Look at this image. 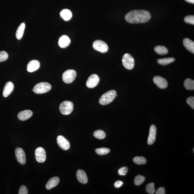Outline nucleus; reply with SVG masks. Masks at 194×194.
Returning <instances> with one entry per match:
<instances>
[{
    "label": "nucleus",
    "mask_w": 194,
    "mask_h": 194,
    "mask_svg": "<svg viewBox=\"0 0 194 194\" xmlns=\"http://www.w3.org/2000/svg\"><path fill=\"white\" fill-rule=\"evenodd\" d=\"M184 20L187 23L190 24L194 25V16L193 15H189L185 17Z\"/></svg>",
    "instance_id": "nucleus-32"
},
{
    "label": "nucleus",
    "mask_w": 194,
    "mask_h": 194,
    "mask_svg": "<svg viewBox=\"0 0 194 194\" xmlns=\"http://www.w3.org/2000/svg\"><path fill=\"white\" fill-rule=\"evenodd\" d=\"M185 1L188 3H192V4L194 3V0H185Z\"/></svg>",
    "instance_id": "nucleus-38"
},
{
    "label": "nucleus",
    "mask_w": 194,
    "mask_h": 194,
    "mask_svg": "<svg viewBox=\"0 0 194 194\" xmlns=\"http://www.w3.org/2000/svg\"><path fill=\"white\" fill-rule=\"evenodd\" d=\"M100 79L96 74H93L89 78L86 82V86L89 88H93L98 85Z\"/></svg>",
    "instance_id": "nucleus-11"
},
{
    "label": "nucleus",
    "mask_w": 194,
    "mask_h": 194,
    "mask_svg": "<svg viewBox=\"0 0 194 194\" xmlns=\"http://www.w3.org/2000/svg\"><path fill=\"white\" fill-rule=\"evenodd\" d=\"M76 177L79 182L86 184L88 182L87 176L85 171L79 169L76 173Z\"/></svg>",
    "instance_id": "nucleus-15"
},
{
    "label": "nucleus",
    "mask_w": 194,
    "mask_h": 194,
    "mask_svg": "<svg viewBox=\"0 0 194 194\" xmlns=\"http://www.w3.org/2000/svg\"><path fill=\"white\" fill-rule=\"evenodd\" d=\"M151 17L149 12L144 10H133L128 13L125 16L126 21L130 23H145Z\"/></svg>",
    "instance_id": "nucleus-1"
},
{
    "label": "nucleus",
    "mask_w": 194,
    "mask_h": 194,
    "mask_svg": "<svg viewBox=\"0 0 194 194\" xmlns=\"http://www.w3.org/2000/svg\"><path fill=\"white\" fill-rule=\"evenodd\" d=\"M128 170V169L127 167L121 168L118 171V174L120 176H126Z\"/></svg>",
    "instance_id": "nucleus-33"
},
{
    "label": "nucleus",
    "mask_w": 194,
    "mask_h": 194,
    "mask_svg": "<svg viewBox=\"0 0 194 194\" xmlns=\"http://www.w3.org/2000/svg\"><path fill=\"white\" fill-rule=\"evenodd\" d=\"M14 85L11 82H8L6 83L3 89V96L6 98L11 94L13 90Z\"/></svg>",
    "instance_id": "nucleus-17"
},
{
    "label": "nucleus",
    "mask_w": 194,
    "mask_h": 194,
    "mask_svg": "<svg viewBox=\"0 0 194 194\" xmlns=\"http://www.w3.org/2000/svg\"><path fill=\"white\" fill-rule=\"evenodd\" d=\"M32 111L29 110H25L19 112L17 117L19 120L21 121H25L30 118L32 115Z\"/></svg>",
    "instance_id": "nucleus-16"
},
{
    "label": "nucleus",
    "mask_w": 194,
    "mask_h": 194,
    "mask_svg": "<svg viewBox=\"0 0 194 194\" xmlns=\"http://www.w3.org/2000/svg\"><path fill=\"white\" fill-rule=\"evenodd\" d=\"M8 55L6 51H0V62L6 61L7 59Z\"/></svg>",
    "instance_id": "nucleus-31"
},
{
    "label": "nucleus",
    "mask_w": 194,
    "mask_h": 194,
    "mask_svg": "<svg viewBox=\"0 0 194 194\" xmlns=\"http://www.w3.org/2000/svg\"><path fill=\"white\" fill-rule=\"evenodd\" d=\"M145 178L144 176L141 175H138L135 178L134 183L136 186H139L143 184L145 181Z\"/></svg>",
    "instance_id": "nucleus-28"
},
{
    "label": "nucleus",
    "mask_w": 194,
    "mask_h": 194,
    "mask_svg": "<svg viewBox=\"0 0 194 194\" xmlns=\"http://www.w3.org/2000/svg\"><path fill=\"white\" fill-rule=\"evenodd\" d=\"M153 81L155 84L160 89H165L168 87V83L167 80L161 76H155L154 78Z\"/></svg>",
    "instance_id": "nucleus-12"
},
{
    "label": "nucleus",
    "mask_w": 194,
    "mask_h": 194,
    "mask_svg": "<svg viewBox=\"0 0 194 194\" xmlns=\"http://www.w3.org/2000/svg\"><path fill=\"white\" fill-rule=\"evenodd\" d=\"M15 157L18 162L21 164L25 165L26 162L25 152L21 148L15 149Z\"/></svg>",
    "instance_id": "nucleus-9"
},
{
    "label": "nucleus",
    "mask_w": 194,
    "mask_h": 194,
    "mask_svg": "<svg viewBox=\"0 0 194 194\" xmlns=\"http://www.w3.org/2000/svg\"><path fill=\"white\" fill-rule=\"evenodd\" d=\"M71 43L70 38L67 35L61 36L58 41V45L60 48H65L68 46Z\"/></svg>",
    "instance_id": "nucleus-19"
},
{
    "label": "nucleus",
    "mask_w": 194,
    "mask_h": 194,
    "mask_svg": "<svg viewBox=\"0 0 194 194\" xmlns=\"http://www.w3.org/2000/svg\"><path fill=\"white\" fill-rule=\"evenodd\" d=\"M93 136L98 139L101 140L105 137L106 134L104 132L101 130H98L93 133Z\"/></svg>",
    "instance_id": "nucleus-27"
},
{
    "label": "nucleus",
    "mask_w": 194,
    "mask_h": 194,
    "mask_svg": "<svg viewBox=\"0 0 194 194\" xmlns=\"http://www.w3.org/2000/svg\"><path fill=\"white\" fill-rule=\"evenodd\" d=\"M60 178L57 176L51 178L48 180L46 184L47 190H50L57 186L60 182Z\"/></svg>",
    "instance_id": "nucleus-18"
},
{
    "label": "nucleus",
    "mask_w": 194,
    "mask_h": 194,
    "mask_svg": "<svg viewBox=\"0 0 194 194\" xmlns=\"http://www.w3.org/2000/svg\"><path fill=\"white\" fill-rule=\"evenodd\" d=\"M123 182L121 181H116L114 183V186L116 188H119L122 186L123 185Z\"/></svg>",
    "instance_id": "nucleus-37"
},
{
    "label": "nucleus",
    "mask_w": 194,
    "mask_h": 194,
    "mask_svg": "<svg viewBox=\"0 0 194 194\" xmlns=\"http://www.w3.org/2000/svg\"><path fill=\"white\" fill-rule=\"evenodd\" d=\"M28 190L26 187L24 186H22L20 187L18 191V194H27Z\"/></svg>",
    "instance_id": "nucleus-35"
},
{
    "label": "nucleus",
    "mask_w": 194,
    "mask_h": 194,
    "mask_svg": "<svg viewBox=\"0 0 194 194\" xmlns=\"http://www.w3.org/2000/svg\"><path fill=\"white\" fill-rule=\"evenodd\" d=\"M122 63L123 65L126 69L131 70L134 67V60L131 55L126 53L123 56Z\"/></svg>",
    "instance_id": "nucleus-6"
},
{
    "label": "nucleus",
    "mask_w": 194,
    "mask_h": 194,
    "mask_svg": "<svg viewBox=\"0 0 194 194\" xmlns=\"http://www.w3.org/2000/svg\"><path fill=\"white\" fill-rule=\"evenodd\" d=\"M35 157L36 160L38 162H44L46 160V154L44 149L41 147L36 148L35 151Z\"/></svg>",
    "instance_id": "nucleus-8"
},
{
    "label": "nucleus",
    "mask_w": 194,
    "mask_h": 194,
    "mask_svg": "<svg viewBox=\"0 0 194 194\" xmlns=\"http://www.w3.org/2000/svg\"><path fill=\"white\" fill-rule=\"evenodd\" d=\"M146 190L148 193L150 194H153L155 193V184L153 182L148 184L146 188Z\"/></svg>",
    "instance_id": "nucleus-30"
},
{
    "label": "nucleus",
    "mask_w": 194,
    "mask_h": 194,
    "mask_svg": "<svg viewBox=\"0 0 194 194\" xmlns=\"http://www.w3.org/2000/svg\"><path fill=\"white\" fill-rule=\"evenodd\" d=\"M59 109L62 114L64 115H69L73 110V103L69 101H63L60 104Z\"/></svg>",
    "instance_id": "nucleus-4"
},
{
    "label": "nucleus",
    "mask_w": 194,
    "mask_h": 194,
    "mask_svg": "<svg viewBox=\"0 0 194 194\" xmlns=\"http://www.w3.org/2000/svg\"><path fill=\"white\" fill-rule=\"evenodd\" d=\"M156 52L160 55H165L167 54L168 52V48L163 46H156L154 48Z\"/></svg>",
    "instance_id": "nucleus-23"
},
{
    "label": "nucleus",
    "mask_w": 194,
    "mask_h": 194,
    "mask_svg": "<svg viewBox=\"0 0 194 194\" xmlns=\"http://www.w3.org/2000/svg\"><path fill=\"white\" fill-rule=\"evenodd\" d=\"M51 88V85L49 83L41 82L35 85L33 90L34 93L36 94H42L48 92Z\"/></svg>",
    "instance_id": "nucleus-3"
},
{
    "label": "nucleus",
    "mask_w": 194,
    "mask_h": 194,
    "mask_svg": "<svg viewBox=\"0 0 194 194\" xmlns=\"http://www.w3.org/2000/svg\"><path fill=\"white\" fill-rule=\"evenodd\" d=\"M93 47L95 50L102 53L107 52L109 48L107 43L100 40L95 41L93 43Z\"/></svg>",
    "instance_id": "nucleus-7"
},
{
    "label": "nucleus",
    "mask_w": 194,
    "mask_h": 194,
    "mask_svg": "<svg viewBox=\"0 0 194 194\" xmlns=\"http://www.w3.org/2000/svg\"><path fill=\"white\" fill-rule=\"evenodd\" d=\"M60 16L65 21H68L72 18V12L68 9H64L60 12Z\"/></svg>",
    "instance_id": "nucleus-21"
},
{
    "label": "nucleus",
    "mask_w": 194,
    "mask_h": 194,
    "mask_svg": "<svg viewBox=\"0 0 194 194\" xmlns=\"http://www.w3.org/2000/svg\"><path fill=\"white\" fill-rule=\"evenodd\" d=\"M40 67V63L37 60H33L28 64L27 70L29 72H33L37 70Z\"/></svg>",
    "instance_id": "nucleus-14"
},
{
    "label": "nucleus",
    "mask_w": 194,
    "mask_h": 194,
    "mask_svg": "<svg viewBox=\"0 0 194 194\" xmlns=\"http://www.w3.org/2000/svg\"><path fill=\"white\" fill-rule=\"evenodd\" d=\"M175 60L174 58H168L160 59L157 60L158 63L162 65H167L172 63Z\"/></svg>",
    "instance_id": "nucleus-25"
},
{
    "label": "nucleus",
    "mask_w": 194,
    "mask_h": 194,
    "mask_svg": "<svg viewBox=\"0 0 194 194\" xmlns=\"http://www.w3.org/2000/svg\"><path fill=\"white\" fill-rule=\"evenodd\" d=\"M156 194H165V191L164 187H161L159 188L156 192Z\"/></svg>",
    "instance_id": "nucleus-36"
},
{
    "label": "nucleus",
    "mask_w": 194,
    "mask_h": 194,
    "mask_svg": "<svg viewBox=\"0 0 194 194\" xmlns=\"http://www.w3.org/2000/svg\"><path fill=\"white\" fill-rule=\"evenodd\" d=\"M185 88L188 90H194V81L190 79H186L184 83Z\"/></svg>",
    "instance_id": "nucleus-24"
},
{
    "label": "nucleus",
    "mask_w": 194,
    "mask_h": 194,
    "mask_svg": "<svg viewBox=\"0 0 194 194\" xmlns=\"http://www.w3.org/2000/svg\"><path fill=\"white\" fill-rule=\"evenodd\" d=\"M58 146L62 149L67 150L70 148V145L68 140L62 136H59L57 139Z\"/></svg>",
    "instance_id": "nucleus-10"
},
{
    "label": "nucleus",
    "mask_w": 194,
    "mask_h": 194,
    "mask_svg": "<svg viewBox=\"0 0 194 194\" xmlns=\"http://www.w3.org/2000/svg\"><path fill=\"white\" fill-rule=\"evenodd\" d=\"M184 46L188 51L194 53V42L188 38H185L183 40Z\"/></svg>",
    "instance_id": "nucleus-20"
},
{
    "label": "nucleus",
    "mask_w": 194,
    "mask_h": 194,
    "mask_svg": "<svg viewBox=\"0 0 194 194\" xmlns=\"http://www.w3.org/2000/svg\"><path fill=\"white\" fill-rule=\"evenodd\" d=\"M110 151L109 149L107 148H97L95 150L96 153L99 155H104L108 154Z\"/></svg>",
    "instance_id": "nucleus-29"
},
{
    "label": "nucleus",
    "mask_w": 194,
    "mask_h": 194,
    "mask_svg": "<svg viewBox=\"0 0 194 194\" xmlns=\"http://www.w3.org/2000/svg\"><path fill=\"white\" fill-rule=\"evenodd\" d=\"M187 103L191 108L194 109V98L193 96L189 97L186 100Z\"/></svg>",
    "instance_id": "nucleus-34"
},
{
    "label": "nucleus",
    "mask_w": 194,
    "mask_h": 194,
    "mask_svg": "<svg viewBox=\"0 0 194 194\" xmlns=\"http://www.w3.org/2000/svg\"><path fill=\"white\" fill-rule=\"evenodd\" d=\"M25 27V25L24 22L21 23L19 25L17 29L16 33H15V36H16L17 39L20 40L22 38L23 35Z\"/></svg>",
    "instance_id": "nucleus-22"
},
{
    "label": "nucleus",
    "mask_w": 194,
    "mask_h": 194,
    "mask_svg": "<svg viewBox=\"0 0 194 194\" xmlns=\"http://www.w3.org/2000/svg\"><path fill=\"white\" fill-rule=\"evenodd\" d=\"M133 162L137 165H143L146 164V159L143 157H136L133 159Z\"/></svg>",
    "instance_id": "nucleus-26"
},
{
    "label": "nucleus",
    "mask_w": 194,
    "mask_h": 194,
    "mask_svg": "<svg viewBox=\"0 0 194 194\" xmlns=\"http://www.w3.org/2000/svg\"><path fill=\"white\" fill-rule=\"evenodd\" d=\"M157 128L154 125L150 126L149 134L148 138V145H152L155 143L156 137Z\"/></svg>",
    "instance_id": "nucleus-13"
},
{
    "label": "nucleus",
    "mask_w": 194,
    "mask_h": 194,
    "mask_svg": "<svg viewBox=\"0 0 194 194\" xmlns=\"http://www.w3.org/2000/svg\"><path fill=\"white\" fill-rule=\"evenodd\" d=\"M77 74L75 71L68 70L66 71L62 75V79L66 84H70L75 79Z\"/></svg>",
    "instance_id": "nucleus-5"
},
{
    "label": "nucleus",
    "mask_w": 194,
    "mask_h": 194,
    "mask_svg": "<svg viewBox=\"0 0 194 194\" xmlns=\"http://www.w3.org/2000/svg\"><path fill=\"white\" fill-rule=\"evenodd\" d=\"M117 93L114 90L107 92L101 97L99 99V103L101 105H107L109 104L115 99Z\"/></svg>",
    "instance_id": "nucleus-2"
}]
</instances>
